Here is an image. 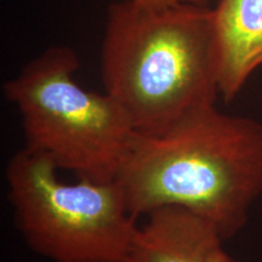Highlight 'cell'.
Masks as SVG:
<instances>
[{
	"mask_svg": "<svg viewBox=\"0 0 262 262\" xmlns=\"http://www.w3.org/2000/svg\"><path fill=\"white\" fill-rule=\"evenodd\" d=\"M116 181L136 217L180 206L212 222L227 241L262 194V123L214 104L162 133H136Z\"/></svg>",
	"mask_w": 262,
	"mask_h": 262,
	"instance_id": "cell-1",
	"label": "cell"
},
{
	"mask_svg": "<svg viewBox=\"0 0 262 262\" xmlns=\"http://www.w3.org/2000/svg\"><path fill=\"white\" fill-rule=\"evenodd\" d=\"M101 79L139 134L162 133L186 114L214 106L220 95L214 9L199 3H113Z\"/></svg>",
	"mask_w": 262,
	"mask_h": 262,
	"instance_id": "cell-2",
	"label": "cell"
},
{
	"mask_svg": "<svg viewBox=\"0 0 262 262\" xmlns=\"http://www.w3.org/2000/svg\"><path fill=\"white\" fill-rule=\"evenodd\" d=\"M79 57L68 47H51L4 84L17 107L25 148L48 157L78 179L114 181L136 130L110 95L88 90L74 73Z\"/></svg>",
	"mask_w": 262,
	"mask_h": 262,
	"instance_id": "cell-3",
	"label": "cell"
},
{
	"mask_svg": "<svg viewBox=\"0 0 262 262\" xmlns=\"http://www.w3.org/2000/svg\"><path fill=\"white\" fill-rule=\"evenodd\" d=\"M48 157L27 148L5 170L16 227L52 262H127L139 226L118 182L67 183Z\"/></svg>",
	"mask_w": 262,
	"mask_h": 262,
	"instance_id": "cell-4",
	"label": "cell"
},
{
	"mask_svg": "<svg viewBox=\"0 0 262 262\" xmlns=\"http://www.w3.org/2000/svg\"><path fill=\"white\" fill-rule=\"evenodd\" d=\"M146 216L127 262H238L225 250L219 228L202 216L180 206H163Z\"/></svg>",
	"mask_w": 262,
	"mask_h": 262,
	"instance_id": "cell-5",
	"label": "cell"
},
{
	"mask_svg": "<svg viewBox=\"0 0 262 262\" xmlns=\"http://www.w3.org/2000/svg\"><path fill=\"white\" fill-rule=\"evenodd\" d=\"M214 27L219 94L228 103L262 67V0H220Z\"/></svg>",
	"mask_w": 262,
	"mask_h": 262,
	"instance_id": "cell-6",
	"label": "cell"
},
{
	"mask_svg": "<svg viewBox=\"0 0 262 262\" xmlns=\"http://www.w3.org/2000/svg\"><path fill=\"white\" fill-rule=\"evenodd\" d=\"M136 2L150 6H164L176 4V3H199V4H206L208 0H136Z\"/></svg>",
	"mask_w": 262,
	"mask_h": 262,
	"instance_id": "cell-7",
	"label": "cell"
}]
</instances>
